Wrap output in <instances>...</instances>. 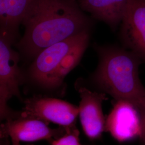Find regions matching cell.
Wrapping results in <instances>:
<instances>
[{
	"label": "cell",
	"mask_w": 145,
	"mask_h": 145,
	"mask_svg": "<svg viewBox=\"0 0 145 145\" xmlns=\"http://www.w3.org/2000/svg\"><path fill=\"white\" fill-rule=\"evenodd\" d=\"M71 129H51L47 123L32 117H22L5 120L1 126V137L10 138L11 141L34 142L39 140L52 141L61 137Z\"/></svg>",
	"instance_id": "5"
},
{
	"label": "cell",
	"mask_w": 145,
	"mask_h": 145,
	"mask_svg": "<svg viewBox=\"0 0 145 145\" xmlns=\"http://www.w3.org/2000/svg\"><path fill=\"white\" fill-rule=\"evenodd\" d=\"M78 106L59 99L35 96L26 99L20 116L52 122L66 129L74 126Z\"/></svg>",
	"instance_id": "4"
},
{
	"label": "cell",
	"mask_w": 145,
	"mask_h": 145,
	"mask_svg": "<svg viewBox=\"0 0 145 145\" xmlns=\"http://www.w3.org/2000/svg\"><path fill=\"white\" fill-rule=\"evenodd\" d=\"M139 112L142 127V133L140 138L145 145V103L142 107L139 110Z\"/></svg>",
	"instance_id": "14"
},
{
	"label": "cell",
	"mask_w": 145,
	"mask_h": 145,
	"mask_svg": "<svg viewBox=\"0 0 145 145\" xmlns=\"http://www.w3.org/2000/svg\"><path fill=\"white\" fill-rule=\"evenodd\" d=\"M12 145H20V142H18V141H12Z\"/></svg>",
	"instance_id": "15"
},
{
	"label": "cell",
	"mask_w": 145,
	"mask_h": 145,
	"mask_svg": "<svg viewBox=\"0 0 145 145\" xmlns=\"http://www.w3.org/2000/svg\"><path fill=\"white\" fill-rule=\"evenodd\" d=\"M89 38L88 31L63 57L52 75L48 89L57 88L62 84L68 74L80 61L88 47Z\"/></svg>",
	"instance_id": "12"
},
{
	"label": "cell",
	"mask_w": 145,
	"mask_h": 145,
	"mask_svg": "<svg viewBox=\"0 0 145 145\" xmlns=\"http://www.w3.org/2000/svg\"><path fill=\"white\" fill-rule=\"evenodd\" d=\"M14 38L1 32L0 37V116L1 120L18 117L8 105V101L14 96L21 99L20 86L22 75L18 66L19 56L11 48Z\"/></svg>",
	"instance_id": "3"
},
{
	"label": "cell",
	"mask_w": 145,
	"mask_h": 145,
	"mask_svg": "<svg viewBox=\"0 0 145 145\" xmlns=\"http://www.w3.org/2000/svg\"><path fill=\"white\" fill-rule=\"evenodd\" d=\"M81 101L78 116L83 132L90 140L100 138L105 131L102 104L107 99L106 94L92 91L86 87L78 89Z\"/></svg>",
	"instance_id": "8"
},
{
	"label": "cell",
	"mask_w": 145,
	"mask_h": 145,
	"mask_svg": "<svg viewBox=\"0 0 145 145\" xmlns=\"http://www.w3.org/2000/svg\"><path fill=\"white\" fill-rule=\"evenodd\" d=\"M96 50L99 63L93 75L95 83L116 101L130 102L139 110L145 103V88L139 75L141 59L133 52L117 47Z\"/></svg>",
	"instance_id": "2"
},
{
	"label": "cell",
	"mask_w": 145,
	"mask_h": 145,
	"mask_svg": "<svg viewBox=\"0 0 145 145\" xmlns=\"http://www.w3.org/2000/svg\"><path fill=\"white\" fill-rule=\"evenodd\" d=\"M121 23L124 42L145 62V0H130Z\"/></svg>",
	"instance_id": "9"
},
{
	"label": "cell",
	"mask_w": 145,
	"mask_h": 145,
	"mask_svg": "<svg viewBox=\"0 0 145 145\" xmlns=\"http://www.w3.org/2000/svg\"><path fill=\"white\" fill-rule=\"evenodd\" d=\"M88 31L54 44L40 52L29 69V76L32 81L48 89L52 75L62 59Z\"/></svg>",
	"instance_id": "6"
},
{
	"label": "cell",
	"mask_w": 145,
	"mask_h": 145,
	"mask_svg": "<svg viewBox=\"0 0 145 145\" xmlns=\"http://www.w3.org/2000/svg\"><path fill=\"white\" fill-rule=\"evenodd\" d=\"M105 131L119 142L140 138L142 127L139 109L127 101H116L106 119Z\"/></svg>",
	"instance_id": "7"
},
{
	"label": "cell",
	"mask_w": 145,
	"mask_h": 145,
	"mask_svg": "<svg viewBox=\"0 0 145 145\" xmlns=\"http://www.w3.org/2000/svg\"><path fill=\"white\" fill-rule=\"evenodd\" d=\"M34 0H0L1 32L14 38Z\"/></svg>",
	"instance_id": "11"
},
{
	"label": "cell",
	"mask_w": 145,
	"mask_h": 145,
	"mask_svg": "<svg viewBox=\"0 0 145 145\" xmlns=\"http://www.w3.org/2000/svg\"><path fill=\"white\" fill-rule=\"evenodd\" d=\"M130 0H78L84 11L103 21L112 28L121 23Z\"/></svg>",
	"instance_id": "10"
},
{
	"label": "cell",
	"mask_w": 145,
	"mask_h": 145,
	"mask_svg": "<svg viewBox=\"0 0 145 145\" xmlns=\"http://www.w3.org/2000/svg\"><path fill=\"white\" fill-rule=\"evenodd\" d=\"M90 23L76 0H34L17 46L27 56L36 57L47 47L89 31Z\"/></svg>",
	"instance_id": "1"
},
{
	"label": "cell",
	"mask_w": 145,
	"mask_h": 145,
	"mask_svg": "<svg viewBox=\"0 0 145 145\" xmlns=\"http://www.w3.org/2000/svg\"><path fill=\"white\" fill-rule=\"evenodd\" d=\"M51 145H81L79 141V132L77 129H70L57 139L52 140Z\"/></svg>",
	"instance_id": "13"
}]
</instances>
